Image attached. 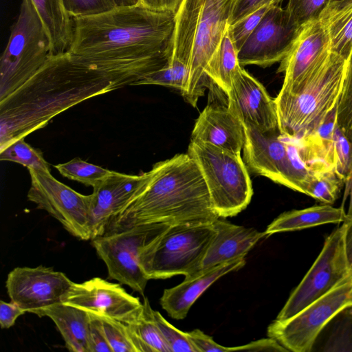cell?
<instances>
[{"mask_svg":"<svg viewBox=\"0 0 352 352\" xmlns=\"http://www.w3.org/2000/svg\"><path fill=\"white\" fill-rule=\"evenodd\" d=\"M118 89L89 57L68 51L50 56L31 78L0 101V150L74 105Z\"/></svg>","mask_w":352,"mask_h":352,"instance_id":"cell-1","label":"cell"},{"mask_svg":"<svg viewBox=\"0 0 352 352\" xmlns=\"http://www.w3.org/2000/svg\"><path fill=\"white\" fill-rule=\"evenodd\" d=\"M68 52L140 68L148 73L168 60L175 12L138 3L101 14L74 18Z\"/></svg>","mask_w":352,"mask_h":352,"instance_id":"cell-2","label":"cell"},{"mask_svg":"<svg viewBox=\"0 0 352 352\" xmlns=\"http://www.w3.org/2000/svg\"><path fill=\"white\" fill-rule=\"evenodd\" d=\"M153 168L146 188L111 220L105 234L142 224L212 222L219 218L201 170L188 153L159 162Z\"/></svg>","mask_w":352,"mask_h":352,"instance_id":"cell-3","label":"cell"},{"mask_svg":"<svg viewBox=\"0 0 352 352\" xmlns=\"http://www.w3.org/2000/svg\"><path fill=\"white\" fill-rule=\"evenodd\" d=\"M238 0H182L166 52L188 67L183 98L196 107L210 82L208 63L230 25Z\"/></svg>","mask_w":352,"mask_h":352,"instance_id":"cell-4","label":"cell"},{"mask_svg":"<svg viewBox=\"0 0 352 352\" xmlns=\"http://www.w3.org/2000/svg\"><path fill=\"white\" fill-rule=\"evenodd\" d=\"M346 65V60L330 52L294 94H278L274 99L282 135L300 139L316 129L338 104Z\"/></svg>","mask_w":352,"mask_h":352,"instance_id":"cell-5","label":"cell"},{"mask_svg":"<svg viewBox=\"0 0 352 352\" xmlns=\"http://www.w3.org/2000/svg\"><path fill=\"white\" fill-rule=\"evenodd\" d=\"M212 222L168 225L140 252L139 265L145 276L165 279L197 272L216 233Z\"/></svg>","mask_w":352,"mask_h":352,"instance_id":"cell-6","label":"cell"},{"mask_svg":"<svg viewBox=\"0 0 352 352\" xmlns=\"http://www.w3.org/2000/svg\"><path fill=\"white\" fill-rule=\"evenodd\" d=\"M187 153L199 166L219 218L236 216L246 208L253 190L241 154L193 140L190 142Z\"/></svg>","mask_w":352,"mask_h":352,"instance_id":"cell-7","label":"cell"},{"mask_svg":"<svg viewBox=\"0 0 352 352\" xmlns=\"http://www.w3.org/2000/svg\"><path fill=\"white\" fill-rule=\"evenodd\" d=\"M52 53L50 37L31 0H22L0 60V101L31 78Z\"/></svg>","mask_w":352,"mask_h":352,"instance_id":"cell-8","label":"cell"},{"mask_svg":"<svg viewBox=\"0 0 352 352\" xmlns=\"http://www.w3.org/2000/svg\"><path fill=\"white\" fill-rule=\"evenodd\" d=\"M168 226L142 224L92 239L94 248L107 265L109 277L144 295L148 279L139 265L140 252Z\"/></svg>","mask_w":352,"mask_h":352,"instance_id":"cell-9","label":"cell"},{"mask_svg":"<svg viewBox=\"0 0 352 352\" xmlns=\"http://www.w3.org/2000/svg\"><path fill=\"white\" fill-rule=\"evenodd\" d=\"M351 274L345 255L342 224L327 237L320 254L275 320L285 321L296 315Z\"/></svg>","mask_w":352,"mask_h":352,"instance_id":"cell-10","label":"cell"},{"mask_svg":"<svg viewBox=\"0 0 352 352\" xmlns=\"http://www.w3.org/2000/svg\"><path fill=\"white\" fill-rule=\"evenodd\" d=\"M352 303V273L328 294L285 321L274 320L267 327L274 338L288 351L311 352L322 327L344 306Z\"/></svg>","mask_w":352,"mask_h":352,"instance_id":"cell-11","label":"cell"},{"mask_svg":"<svg viewBox=\"0 0 352 352\" xmlns=\"http://www.w3.org/2000/svg\"><path fill=\"white\" fill-rule=\"evenodd\" d=\"M31 186L29 201L47 211L74 236L91 239L89 228L91 195L80 194L55 179L50 173L28 169Z\"/></svg>","mask_w":352,"mask_h":352,"instance_id":"cell-12","label":"cell"},{"mask_svg":"<svg viewBox=\"0 0 352 352\" xmlns=\"http://www.w3.org/2000/svg\"><path fill=\"white\" fill-rule=\"evenodd\" d=\"M300 29L287 9L279 6H271L238 52L240 65L266 67L280 62L290 50Z\"/></svg>","mask_w":352,"mask_h":352,"instance_id":"cell-13","label":"cell"},{"mask_svg":"<svg viewBox=\"0 0 352 352\" xmlns=\"http://www.w3.org/2000/svg\"><path fill=\"white\" fill-rule=\"evenodd\" d=\"M61 302L126 324L135 322L143 309L140 299L128 294L120 284L99 277L73 283Z\"/></svg>","mask_w":352,"mask_h":352,"instance_id":"cell-14","label":"cell"},{"mask_svg":"<svg viewBox=\"0 0 352 352\" xmlns=\"http://www.w3.org/2000/svg\"><path fill=\"white\" fill-rule=\"evenodd\" d=\"M153 175V168L138 175L112 170L93 188L89 221L91 240L105 234L111 220L144 191Z\"/></svg>","mask_w":352,"mask_h":352,"instance_id":"cell-15","label":"cell"},{"mask_svg":"<svg viewBox=\"0 0 352 352\" xmlns=\"http://www.w3.org/2000/svg\"><path fill=\"white\" fill-rule=\"evenodd\" d=\"M73 283L64 273L40 265L14 268L6 287L10 300L31 312L61 302Z\"/></svg>","mask_w":352,"mask_h":352,"instance_id":"cell-16","label":"cell"},{"mask_svg":"<svg viewBox=\"0 0 352 352\" xmlns=\"http://www.w3.org/2000/svg\"><path fill=\"white\" fill-rule=\"evenodd\" d=\"M330 52L329 35L320 19L309 21L302 25L278 69L277 72L285 74L278 94H294Z\"/></svg>","mask_w":352,"mask_h":352,"instance_id":"cell-17","label":"cell"},{"mask_svg":"<svg viewBox=\"0 0 352 352\" xmlns=\"http://www.w3.org/2000/svg\"><path fill=\"white\" fill-rule=\"evenodd\" d=\"M226 96L228 107L243 123L263 131L279 129L275 99L243 67L234 75Z\"/></svg>","mask_w":352,"mask_h":352,"instance_id":"cell-18","label":"cell"},{"mask_svg":"<svg viewBox=\"0 0 352 352\" xmlns=\"http://www.w3.org/2000/svg\"><path fill=\"white\" fill-rule=\"evenodd\" d=\"M245 129L244 162L253 173L283 185L287 167V146L279 129L263 131L248 124Z\"/></svg>","mask_w":352,"mask_h":352,"instance_id":"cell-19","label":"cell"},{"mask_svg":"<svg viewBox=\"0 0 352 352\" xmlns=\"http://www.w3.org/2000/svg\"><path fill=\"white\" fill-rule=\"evenodd\" d=\"M243 122L227 106L208 104L199 114L190 140L209 143L241 154L245 143Z\"/></svg>","mask_w":352,"mask_h":352,"instance_id":"cell-20","label":"cell"},{"mask_svg":"<svg viewBox=\"0 0 352 352\" xmlns=\"http://www.w3.org/2000/svg\"><path fill=\"white\" fill-rule=\"evenodd\" d=\"M245 257L199 270L185 276L179 285L164 289L160 298L162 307L175 320L184 319L192 305L214 282L226 274L240 270Z\"/></svg>","mask_w":352,"mask_h":352,"instance_id":"cell-21","label":"cell"},{"mask_svg":"<svg viewBox=\"0 0 352 352\" xmlns=\"http://www.w3.org/2000/svg\"><path fill=\"white\" fill-rule=\"evenodd\" d=\"M212 223L216 233L198 271L244 257L261 239L266 237L264 232L235 225L220 218Z\"/></svg>","mask_w":352,"mask_h":352,"instance_id":"cell-22","label":"cell"},{"mask_svg":"<svg viewBox=\"0 0 352 352\" xmlns=\"http://www.w3.org/2000/svg\"><path fill=\"white\" fill-rule=\"evenodd\" d=\"M39 317H49L60 333L65 347L72 352H89L90 316L82 309L63 302L32 311Z\"/></svg>","mask_w":352,"mask_h":352,"instance_id":"cell-23","label":"cell"},{"mask_svg":"<svg viewBox=\"0 0 352 352\" xmlns=\"http://www.w3.org/2000/svg\"><path fill=\"white\" fill-rule=\"evenodd\" d=\"M344 207L334 208L324 204L301 210H293L280 214L264 231L268 236L275 233L300 230L330 223L346 220Z\"/></svg>","mask_w":352,"mask_h":352,"instance_id":"cell-24","label":"cell"},{"mask_svg":"<svg viewBox=\"0 0 352 352\" xmlns=\"http://www.w3.org/2000/svg\"><path fill=\"white\" fill-rule=\"evenodd\" d=\"M50 37L52 55L67 52L74 33L73 19L63 0H31Z\"/></svg>","mask_w":352,"mask_h":352,"instance_id":"cell-25","label":"cell"},{"mask_svg":"<svg viewBox=\"0 0 352 352\" xmlns=\"http://www.w3.org/2000/svg\"><path fill=\"white\" fill-rule=\"evenodd\" d=\"M352 352V303L338 311L318 334L311 350Z\"/></svg>","mask_w":352,"mask_h":352,"instance_id":"cell-26","label":"cell"},{"mask_svg":"<svg viewBox=\"0 0 352 352\" xmlns=\"http://www.w3.org/2000/svg\"><path fill=\"white\" fill-rule=\"evenodd\" d=\"M319 19L328 33L330 51L347 60L352 52V2L337 8L327 6Z\"/></svg>","mask_w":352,"mask_h":352,"instance_id":"cell-27","label":"cell"},{"mask_svg":"<svg viewBox=\"0 0 352 352\" xmlns=\"http://www.w3.org/2000/svg\"><path fill=\"white\" fill-rule=\"evenodd\" d=\"M241 67L238 59V51L231 38L228 26L208 63L206 74L210 81L227 95L234 75Z\"/></svg>","mask_w":352,"mask_h":352,"instance_id":"cell-28","label":"cell"},{"mask_svg":"<svg viewBox=\"0 0 352 352\" xmlns=\"http://www.w3.org/2000/svg\"><path fill=\"white\" fill-rule=\"evenodd\" d=\"M138 352H170L154 319L153 309L144 297L138 319L128 324Z\"/></svg>","mask_w":352,"mask_h":352,"instance_id":"cell-29","label":"cell"},{"mask_svg":"<svg viewBox=\"0 0 352 352\" xmlns=\"http://www.w3.org/2000/svg\"><path fill=\"white\" fill-rule=\"evenodd\" d=\"M0 160L20 164L28 169L50 173V166L43 153L25 142L24 138L17 139L1 149Z\"/></svg>","mask_w":352,"mask_h":352,"instance_id":"cell-30","label":"cell"},{"mask_svg":"<svg viewBox=\"0 0 352 352\" xmlns=\"http://www.w3.org/2000/svg\"><path fill=\"white\" fill-rule=\"evenodd\" d=\"M188 77L186 64L177 58H168L160 69L146 75L135 85H155L183 90Z\"/></svg>","mask_w":352,"mask_h":352,"instance_id":"cell-31","label":"cell"},{"mask_svg":"<svg viewBox=\"0 0 352 352\" xmlns=\"http://www.w3.org/2000/svg\"><path fill=\"white\" fill-rule=\"evenodd\" d=\"M54 167L63 176L93 188L110 175L112 171L82 160L79 157H76L67 162L58 164Z\"/></svg>","mask_w":352,"mask_h":352,"instance_id":"cell-32","label":"cell"},{"mask_svg":"<svg viewBox=\"0 0 352 352\" xmlns=\"http://www.w3.org/2000/svg\"><path fill=\"white\" fill-rule=\"evenodd\" d=\"M344 184L335 170L323 172L312 176L305 194L324 204L331 205L339 198Z\"/></svg>","mask_w":352,"mask_h":352,"instance_id":"cell-33","label":"cell"},{"mask_svg":"<svg viewBox=\"0 0 352 352\" xmlns=\"http://www.w3.org/2000/svg\"><path fill=\"white\" fill-rule=\"evenodd\" d=\"M336 122L352 142V52L346 60L342 89L337 104Z\"/></svg>","mask_w":352,"mask_h":352,"instance_id":"cell-34","label":"cell"},{"mask_svg":"<svg viewBox=\"0 0 352 352\" xmlns=\"http://www.w3.org/2000/svg\"><path fill=\"white\" fill-rule=\"evenodd\" d=\"M98 316L112 352H138L128 324L107 317Z\"/></svg>","mask_w":352,"mask_h":352,"instance_id":"cell-35","label":"cell"},{"mask_svg":"<svg viewBox=\"0 0 352 352\" xmlns=\"http://www.w3.org/2000/svg\"><path fill=\"white\" fill-rule=\"evenodd\" d=\"M333 162L336 175L345 184L352 175V142L338 124L333 133Z\"/></svg>","mask_w":352,"mask_h":352,"instance_id":"cell-36","label":"cell"},{"mask_svg":"<svg viewBox=\"0 0 352 352\" xmlns=\"http://www.w3.org/2000/svg\"><path fill=\"white\" fill-rule=\"evenodd\" d=\"M153 316L170 352H197L186 332L177 329L157 311L153 310Z\"/></svg>","mask_w":352,"mask_h":352,"instance_id":"cell-37","label":"cell"},{"mask_svg":"<svg viewBox=\"0 0 352 352\" xmlns=\"http://www.w3.org/2000/svg\"><path fill=\"white\" fill-rule=\"evenodd\" d=\"M330 0H289L287 10L300 27L309 21L319 19Z\"/></svg>","mask_w":352,"mask_h":352,"instance_id":"cell-38","label":"cell"},{"mask_svg":"<svg viewBox=\"0 0 352 352\" xmlns=\"http://www.w3.org/2000/svg\"><path fill=\"white\" fill-rule=\"evenodd\" d=\"M270 7H261L236 23L229 25L231 38L238 52L258 25Z\"/></svg>","mask_w":352,"mask_h":352,"instance_id":"cell-39","label":"cell"},{"mask_svg":"<svg viewBox=\"0 0 352 352\" xmlns=\"http://www.w3.org/2000/svg\"><path fill=\"white\" fill-rule=\"evenodd\" d=\"M72 18L85 17L108 12L116 8L113 0H63Z\"/></svg>","mask_w":352,"mask_h":352,"instance_id":"cell-40","label":"cell"},{"mask_svg":"<svg viewBox=\"0 0 352 352\" xmlns=\"http://www.w3.org/2000/svg\"><path fill=\"white\" fill-rule=\"evenodd\" d=\"M89 352H112L98 316L89 314Z\"/></svg>","mask_w":352,"mask_h":352,"instance_id":"cell-41","label":"cell"},{"mask_svg":"<svg viewBox=\"0 0 352 352\" xmlns=\"http://www.w3.org/2000/svg\"><path fill=\"white\" fill-rule=\"evenodd\" d=\"M283 0H238L230 21L232 25L263 6H278Z\"/></svg>","mask_w":352,"mask_h":352,"instance_id":"cell-42","label":"cell"},{"mask_svg":"<svg viewBox=\"0 0 352 352\" xmlns=\"http://www.w3.org/2000/svg\"><path fill=\"white\" fill-rule=\"evenodd\" d=\"M27 312L13 302L0 301V325L1 329L12 327L17 318Z\"/></svg>","mask_w":352,"mask_h":352,"instance_id":"cell-43","label":"cell"},{"mask_svg":"<svg viewBox=\"0 0 352 352\" xmlns=\"http://www.w3.org/2000/svg\"><path fill=\"white\" fill-rule=\"evenodd\" d=\"M344 224V245L347 263L352 273V217L346 219Z\"/></svg>","mask_w":352,"mask_h":352,"instance_id":"cell-44","label":"cell"},{"mask_svg":"<svg viewBox=\"0 0 352 352\" xmlns=\"http://www.w3.org/2000/svg\"><path fill=\"white\" fill-rule=\"evenodd\" d=\"M348 196H349V205L348 211L346 212L347 218L352 217V175L349 180L345 183V190L344 192L343 202L342 206V207Z\"/></svg>","mask_w":352,"mask_h":352,"instance_id":"cell-45","label":"cell"},{"mask_svg":"<svg viewBox=\"0 0 352 352\" xmlns=\"http://www.w3.org/2000/svg\"><path fill=\"white\" fill-rule=\"evenodd\" d=\"M116 7L134 6L139 3V0H113Z\"/></svg>","mask_w":352,"mask_h":352,"instance_id":"cell-46","label":"cell"},{"mask_svg":"<svg viewBox=\"0 0 352 352\" xmlns=\"http://www.w3.org/2000/svg\"><path fill=\"white\" fill-rule=\"evenodd\" d=\"M352 2V0H330L328 7L337 8L346 5Z\"/></svg>","mask_w":352,"mask_h":352,"instance_id":"cell-47","label":"cell"}]
</instances>
